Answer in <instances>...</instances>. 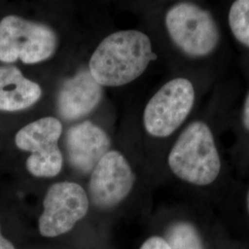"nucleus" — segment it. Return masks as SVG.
I'll return each instance as SVG.
<instances>
[{"label":"nucleus","instance_id":"obj_15","mask_svg":"<svg viewBox=\"0 0 249 249\" xmlns=\"http://www.w3.org/2000/svg\"><path fill=\"white\" fill-rule=\"evenodd\" d=\"M140 249H171L165 239L159 236H152L143 243Z\"/></svg>","mask_w":249,"mask_h":249},{"label":"nucleus","instance_id":"obj_11","mask_svg":"<svg viewBox=\"0 0 249 249\" xmlns=\"http://www.w3.org/2000/svg\"><path fill=\"white\" fill-rule=\"evenodd\" d=\"M61 122L53 116H46L26 124L15 136L19 150L32 154H42L58 148L62 134Z\"/></svg>","mask_w":249,"mask_h":249},{"label":"nucleus","instance_id":"obj_18","mask_svg":"<svg viewBox=\"0 0 249 249\" xmlns=\"http://www.w3.org/2000/svg\"><path fill=\"white\" fill-rule=\"evenodd\" d=\"M247 208H248L249 213V190H248V193H247Z\"/></svg>","mask_w":249,"mask_h":249},{"label":"nucleus","instance_id":"obj_7","mask_svg":"<svg viewBox=\"0 0 249 249\" xmlns=\"http://www.w3.org/2000/svg\"><path fill=\"white\" fill-rule=\"evenodd\" d=\"M134 183L133 170L124 155L109 151L91 172L89 197L100 209H111L129 195Z\"/></svg>","mask_w":249,"mask_h":249},{"label":"nucleus","instance_id":"obj_3","mask_svg":"<svg viewBox=\"0 0 249 249\" xmlns=\"http://www.w3.org/2000/svg\"><path fill=\"white\" fill-rule=\"evenodd\" d=\"M164 26L174 45L194 60L212 56L223 40L221 27L213 12L190 1L172 5L164 15Z\"/></svg>","mask_w":249,"mask_h":249},{"label":"nucleus","instance_id":"obj_4","mask_svg":"<svg viewBox=\"0 0 249 249\" xmlns=\"http://www.w3.org/2000/svg\"><path fill=\"white\" fill-rule=\"evenodd\" d=\"M196 96L195 84L186 77H177L164 83L144 108L145 131L155 139L171 137L191 115Z\"/></svg>","mask_w":249,"mask_h":249},{"label":"nucleus","instance_id":"obj_6","mask_svg":"<svg viewBox=\"0 0 249 249\" xmlns=\"http://www.w3.org/2000/svg\"><path fill=\"white\" fill-rule=\"evenodd\" d=\"M89 198L81 186L60 182L49 187L39 218V231L45 237H55L71 231L88 213Z\"/></svg>","mask_w":249,"mask_h":249},{"label":"nucleus","instance_id":"obj_2","mask_svg":"<svg viewBox=\"0 0 249 249\" xmlns=\"http://www.w3.org/2000/svg\"><path fill=\"white\" fill-rule=\"evenodd\" d=\"M167 161L173 174L187 184H213L222 171V157L213 125L202 118L189 122L173 144Z\"/></svg>","mask_w":249,"mask_h":249},{"label":"nucleus","instance_id":"obj_10","mask_svg":"<svg viewBox=\"0 0 249 249\" xmlns=\"http://www.w3.org/2000/svg\"><path fill=\"white\" fill-rule=\"evenodd\" d=\"M42 94L40 85L24 77L17 67H0V111L25 110L35 106Z\"/></svg>","mask_w":249,"mask_h":249},{"label":"nucleus","instance_id":"obj_9","mask_svg":"<svg viewBox=\"0 0 249 249\" xmlns=\"http://www.w3.org/2000/svg\"><path fill=\"white\" fill-rule=\"evenodd\" d=\"M102 98L103 87L92 78L89 69H82L63 83L56 106L64 119L73 121L88 116Z\"/></svg>","mask_w":249,"mask_h":249},{"label":"nucleus","instance_id":"obj_17","mask_svg":"<svg viewBox=\"0 0 249 249\" xmlns=\"http://www.w3.org/2000/svg\"><path fill=\"white\" fill-rule=\"evenodd\" d=\"M0 249H15L14 246L12 245V243L10 241L6 239L0 230Z\"/></svg>","mask_w":249,"mask_h":249},{"label":"nucleus","instance_id":"obj_13","mask_svg":"<svg viewBox=\"0 0 249 249\" xmlns=\"http://www.w3.org/2000/svg\"><path fill=\"white\" fill-rule=\"evenodd\" d=\"M63 155L58 148L42 154H31L26 160V168L36 178H53L62 169Z\"/></svg>","mask_w":249,"mask_h":249},{"label":"nucleus","instance_id":"obj_16","mask_svg":"<svg viewBox=\"0 0 249 249\" xmlns=\"http://www.w3.org/2000/svg\"><path fill=\"white\" fill-rule=\"evenodd\" d=\"M240 122L244 132L249 134V91L247 93L242 105Z\"/></svg>","mask_w":249,"mask_h":249},{"label":"nucleus","instance_id":"obj_14","mask_svg":"<svg viewBox=\"0 0 249 249\" xmlns=\"http://www.w3.org/2000/svg\"><path fill=\"white\" fill-rule=\"evenodd\" d=\"M166 242L171 249H203V244L196 228L190 223H176L168 231Z\"/></svg>","mask_w":249,"mask_h":249},{"label":"nucleus","instance_id":"obj_8","mask_svg":"<svg viewBox=\"0 0 249 249\" xmlns=\"http://www.w3.org/2000/svg\"><path fill=\"white\" fill-rule=\"evenodd\" d=\"M111 141L107 132L90 121L73 125L66 135V148L73 168L89 173L110 151Z\"/></svg>","mask_w":249,"mask_h":249},{"label":"nucleus","instance_id":"obj_1","mask_svg":"<svg viewBox=\"0 0 249 249\" xmlns=\"http://www.w3.org/2000/svg\"><path fill=\"white\" fill-rule=\"evenodd\" d=\"M157 59L151 38L137 30L113 33L92 53L89 71L102 87H120L139 79Z\"/></svg>","mask_w":249,"mask_h":249},{"label":"nucleus","instance_id":"obj_5","mask_svg":"<svg viewBox=\"0 0 249 249\" xmlns=\"http://www.w3.org/2000/svg\"><path fill=\"white\" fill-rule=\"evenodd\" d=\"M58 45L51 27L16 15L0 20V62L27 65L44 62L53 56Z\"/></svg>","mask_w":249,"mask_h":249},{"label":"nucleus","instance_id":"obj_12","mask_svg":"<svg viewBox=\"0 0 249 249\" xmlns=\"http://www.w3.org/2000/svg\"><path fill=\"white\" fill-rule=\"evenodd\" d=\"M231 36L243 47L249 49V0H235L228 10Z\"/></svg>","mask_w":249,"mask_h":249}]
</instances>
